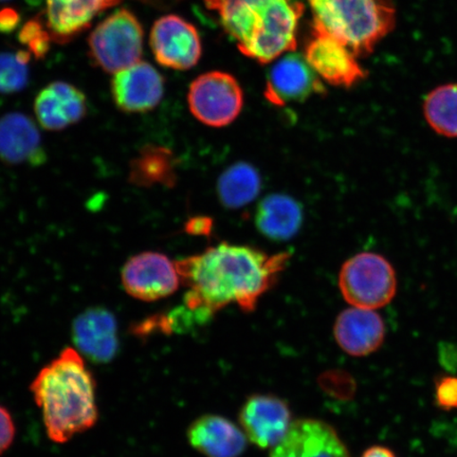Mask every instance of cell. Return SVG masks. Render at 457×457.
Wrapping results in <instances>:
<instances>
[{"label": "cell", "mask_w": 457, "mask_h": 457, "mask_svg": "<svg viewBox=\"0 0 457 457\" xmlns=\"http://www.w3.org/2000/svg\"><path fill=\"white\" fill-rule=\"evenodd\" d=\"M210 228V221L204 219H194L187 222L186 228L190 234H205Z\"/></svg>", "instance_id": "obj_31"}, {"label": "cell", "mask_w": 457, "mask_h": 457, "mask_svg": "<svg viewBox=\"0 0 457 457\" xmlns=\"http://www.w3.org/2000/svg\"><path fill=\"white\" fill-rule=\"evenodd\" d=\"M239 422L248 441L262 449L276 447L293 425L288 403L271 394H254L245 399Z\"/></svg>", "instance_id": "obj_11"}, {"label": "cell", "mask_w": 457, "mask_h": 457, "mask_svg": "<svg viewBox=\"0 0 457 457\" xmlns=\"http://www.w3.org/2000/svg\"><path fill=\"white\" fill-rule=\"evenodd\" d=\"M270 457H351L333 427L322 420L304 419L293 422Z\"/></svg>", "instance_id": "obj_14"}, {"label": "cell", "mask_w": 457, "mask_h": 457, "mask_svg": "<svg viewBox=\"0 0 457 457\" xmlns=\"http://www.w3.org/2000/svg\"><path fill=\"white\" fill-rule=\"evenodd\" d=\"M0 160L8 164L32 167L46 162L41 134L27 114L12 112L0 118Z\"/></svg>", "instance_id": "obj_18"}, {"label": "cell", "mask_w": 457, "mask_h": 457, "mask_svg": "<svg viewBox=\"0 0 457 457\" xmlns=\"http://www.w3.org/2000/svg\"><path fill=\"white\" fill-rule=\"evenodd\" d=\"M121 279L128 295L145 302L167 298L181 282L176 264L167 255L153 251L131 257L123 267Z\"/></svg>", "instance_id": "obj_10"}, {"label": "cell", "mask_w": 457, "mask_h": 457, "mask_svg": "<svg viewBox=\"0 0 457 457\" xmlns=\"http://www.w3.org/2000/svg\"><path fill=\"white\" fill-rule=\"evenodd\" d=\"M334 335L348 355L365 357L379 350L386 338V325L375 311L353 307L337 318Z\"/></svg>", "instance_id": "obj_17"}, {"label": "cell", "mask_w": 457, "mask_h": 457, "mask_svg": "<svg viewBox=\"0 0 457 457\" xmlns=\"http://www.w3.org/2000/svg\"><path fill=\"white\" fill-rule=\"evenodd\" d=\"M319 384L324 392L337 399L352 398L356 392V382L346 371H328L320 377Z\"/></svg>", "instance_id": "obj_27"}, {"label": "cell", "mask_w": 457, "mask_h": 457, "mask_svg": "<svg viewBox=\"0 0 457 457\" xmlns=\"http://www.w3.org/2000/svg\"><path fill=\"white\" fill-rule=\"evenodd\" d=\"M145 31L128 9L114 11L88 37L90 60L103 71L116 74L141 62Z\"/></svg>", "instance_id": "obj_5"}, {"label": "cell", "mask_w": 457, "mask_h": 457, "mask_svg": "<svg viewBox=\"0 0 457 457\" xmlns=\"http://www.w3.org/2000/svg\"><path fill=\"white\" fill-rule=\"evenodd\" d=\"M187 104L199 122L210 128H225L241 113L244 93L231 74L210 71L194 79L188 89Z\"/></svg>", "instance_id": "obj_7"}, {"label": "cell", "mask_w": 457, "mask_h": 457, "mask_svg": "<svg viewBox=\"0 0 457 457\" xmlns=\"http://www.w3.org/2000/svg\"><path fill=\"white\" fill-rule=\"evenodd\" d=\"M313 21L356 56L369 55L396 25L392 0H307Z\"/></svg>", "instance_id": "obj_4"}, {"label": "cell", "mask_w": 457, "mask_h": 457, "mask_svg": "<svg viewBox=\"0 0 457 457\" xmlns=\"http://www.w3.org/2000/svg\"><path fill=\"white\" fill-rule=\"evenodd\" d=\"M241 53L261 64L295 53L303 0H203Z\"/></svg>", "instance_id": "obj_3"}, {"label": "cell", "mask_w": 457, "mask_h": 457, "mask_svg": "<svg viewBox=\"0 0 457 457\" xmlns=\"http://www.w3.org/2000/svg\"><path fill=\"white\" fill-rule=\"evenodd\" d=\"M426 121L436 134L457 138V84L434 88L424 102Z\"/></svg>", "instance_id": "obj_24"}, {"label": "cell", "mask_w": 457, "mask_h": 457, "mask_svg": "<svg viewBox=\"0 0 457 457\" xmlns=\"http://www.w3.org/2000/svg\"><path fill=\"white\" fill-rule=\"evenodd\" d=\"M34 112L44 129L60 131L84 119L87 99L76 86L56 81L39 91L34 101Z\"/></svg>", "instance_id": "obj_16"}, {"label": "cell", "mask_w": 457, "mask_h": 457, "mask_svg": "<svg viewBox=\"0 0 457 457\" xmlns=\"http://www.w3.org/2000/svg\"><path fill=\"white\" fill-rule=\"evenodd\" d=\"M114 104L128 113L155 110L164 96V79L155 67L139 62L114 74L111 84Z\"/></svg>", "instance_id": "obj_13"}, {"label": "cell", "mask_w": 457, "mask_h": 457, "mask_svg": "<svg viewBox=\"0 0 457 457\" xmlns=\"http://www.w3.org/2000/svg\"><path fill=\"white\" fill-rule=\"evenodd\" d=\"M150 46L158 64L173 71L191 70L203 54L195 26L174 14L162 16L155 21Z\"/></svg>", "instance_id": "obj_9"}, {"label": "cell", "mask_w": 457, "mask_h": 457, "mask_svg": "<svg viewBox=\"0 0 457 457\" xmlns=\"http://www.w3.org/2000/svg\"><path fill=\"white\" fill-rule=\"evenodd\" d=\"M72 340L78 352L90 361L110 363L119 351L117 320L105 308H89L74 320Z\"/></svg>", "instance_id": "obj_15"}, {"label": "cell", "mask_w": 457, "mask_h": 457, "mask_svg": "<svg viewBox=\"0 0 457 457\" xmlns=\"http://www.w3.org/2000/svg\"><path fill=\"white\" fill-rule=\"evenodd\" d=\"M9 2V0H0V3Z\"/></svg>", "instance_id": "obj_34"}, {"label": "cell", "mask_w": 457, "mask_h": 457, "mask_svg": "<svg viewBox=\"0 0 457 457\" xmlns=\"http://www.w3.org/2000/svg\"><path fill=\"white\" fill-rule=\"evenodd\" d=\"M20 15L12 9L0 11V31L8 33L13 31L19 25Z\"/></svg>", "instance_id": "obj_30"}, {"label": "cell", "mask_w": 457, "mask_h": 457, "mask_svg": "<svg viewBox=\"0 0 457 457\" xmlns=\"http://www.w3.org/2000/svg\"><path fill=\"white\" fill-rule=\"evenodd\" d=\"M325 94V87L305 57L298 54H283L268 73L265 98L273 105L304 102L313 95Z\"/></svg>", "instance_id": "obj_12"}, {"label": "cell", "mask_w": 457, "mask_h": 457, "mask_svg": "<svg viewBox=\"0 0 457 457\" xmlns=\"http://www.w3.org/2000/svg\"><path fill=\"white\" fill-rule=\"evenodd\" d=\"M262 180L253 165L239 162L221 174L217 191L222 204L228 209H239L253 203L259 195Z\"/></svg>", "instance_id": "obj_23"}, {"label": "cell", "mask_w": 457, "mask_h": 457, "mask_svg": "<svg viewBox=\"0 0 457 457\" xmlns=\"http://www.w3.org/2000/svg\"><path fill=\"white\" fill-rule=\"evenodd\" d=\"M43 17L55 43H68L89 28L95 17L122 0H45Z\"/></svg>", "instance_id": "obj_19"}, {"label": "cell", "mask_w": 457, "mask_h": 457, "mask_svg": "<svg viewBox=\"0 0 457 457\" xmlns=\"http://www.w3.org/2000/svg\"><path fill=\"white\" fill-rule=\"evenodd\" d=\"M304 57L319 78L336 87L351 88L367 77L357 56L314 21Z\"/></svg>", "instance_id": "obj_8"}, {"label": "cell", "mask_w": 457, "mask_h": 457, "mask_svg": "<svg viewBox=\"0 0 457 457\" xmlns=\"http://www.w3.org/2000/svg\"><path fill=\"white\" fill-rule=\"evenodd\" d=\"M129 179L130 184L143 187L173 186L176 179L173 153L163 146L143 147L130 162Z\"/></svg>", "instance_id": "obj_22"}, {"label": "cell", "mask_w": 457, "mask_h": 457, "mask_svg": "<svg viewBox=\"0 0 457 457\" xmlns=\"http://www.w3.org/2000/svg\"><path fill=\"white\" fill-rule=\"evenodd\" d=\"M187 436L192 447L205 457H239L248 441L232 421L212 414L199 417L188 427Z\"/></svg>", "instance_id": "obj_20"}, {"label": "cell", "mask_w": 457, "mask_h": 457, "mask_svg": "<svg viewBox=\"0 0 457 457\" xmlns=\"http://www.w3.org/2000/svg\"><path fill=\"white\" fill-rule=\"evenodd\" d=\"M19 39L25 46L26 50L38 60L43 59L49 53L51 43L54 42L43 15L29 21L21 28Z\"/></svg>", "instance_id": "obj_26"}, {"label": "cell", "mask_w": 457, "mask_h": 457, "mask_svg": "<svg viewBox=\"0 0 457 457\" xmlns=\"http://www.w3.org/2000/svg\"><path fill=\"white\" fill-rule=\"evenodd\" d=\"M289 259L288 253L268 255L249 245L228 243L186 257L176 262L181 282L188 288L185 307L202 322L230 304L253 312Z\"/></svg>", "instance_id": "obj_1"}, {"label": "cell", "mask_w": 457, "mask_h": 457, "mask_svg": "<svg viewBox=\"0 0 457 457\" xmlns=\"http://www.w3.org/2000/svg\"><path fill=\"white\" fill-rule=\"evenodd\" d=\"M436 403L444 411L457 410V377L439 376L436 380Z\"/></svg>", "instance_id": "obj_28"}, {"label": "cell", "mask_w": 457, "mask_h": 457, "mask_svg": "<svg viewBox=\"0 0 457 457\" xmlns=\"http://www.w3.org/2000/svg\"><path fill=\"white\" fill-rule=\"evenodd\" d=\"M139 2L145 4L147 5H151V7L154 8L163 9L171 7V5L179 3L180 0H139Z\"/></svg>", "instance_id": "obj_33"}, {"label": "cell", "mask_w": 457, "mask_h": 457, "mask_svg": "<svg viewBox=\"0 0 457 457\" xmlns=\"http://www.w3.org/2000/svg\"><path fill=\"white\" fill-rule=\"evenodd\" d=\"M361 457H397L391 449L384 447V445H373L364 451Z\"/></svg>", "instance_id": "obj_32"}, {"label": "cell", "mask_w": 457, "mask_h": 457, "mask_svg": "<svg viewBox=\"0 0 457 457\" xmlns=\"http://www.w3.org/2000/svg\"><path fill=\"white\" fill-rule=\"evenodd\" d=\"M255 222L262 236L273 241H288L300 230L303 211L294 198L273 194L262 200Z\"/></svg>", "instance_id": "obj_21"}, {"label": "cell", "mask_w": 457, "mask_h": 457, "mask_svg": "<svg viewBox=\"0 0 457 457\" xmlns=\"http://www.w3.org/2000/svg\"><path fill=\"white\" fill-rule=\"evenodd\" d=\"M30 60L31 54L27 50L0 53V94H17L27 87Z\"/></svg>", "instance_id": "obj_25"}, {"label": "cell", "mask_w": 457, "mask_h": 457, "mask_svg": "<svg viewBox=\"0 0 457 457\" xmlns=\"http://www.w3.org/2000/svg\"><path fill=\"white\" fill-rule=\"evenodd\" d=\"M339 288L343 298L353 307L378 310L395 298L396 272L386 257L359 253L342 266Z\"/></svg>", "instance_id": "obj_6"}, {"label": "cell", "mask_w": 457, "mask_h": 457, "mask_svg": "<svg viewBox=\"0 0 457 457\" xmlns=\"http://www.w3.org/2000/svg\"><path fill=\"white\" fill-rule=\"evenodd\" d=\"M30 390L54 443L71 441L98 420L94 375L81 353L71 347L39 371Z\"/></svg>", "instance_id": "obj_2"}, {"label": "cell", "mask_w": 457, "mask_h": 457, "mask_svg": "<svg viewBox=\"0 0 457 457\" xmlns=\"http://www.w3.org/2000/svg\"><path fill=\"white\" fill-rule=\"evenodd\" d=\"M15 437V425L9 411L0 405V455L12 445Z\"/></svg>", "instance_id": "obj_29"}]
</instances>
